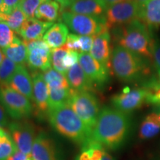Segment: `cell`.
<instances>
[{"label":"cell","instance_id":"14","mask_svg":"<svg viewBox=\"0 0 160 160\" xmlns=\"http://www.w3.org/2000/svg\"><path fill=\"white\" fill-rule=\"evenodd\" d=\"M31 157L35 160H59L57 146L47 133L42 132L36 137Z\"/></svg>","mask_w":160,"mask_h":160},{"label":"cell","instance_id":"39","mask_svg":"<svg viewBox=\"0 0 160 160\" xmlns=\"http://www.w3.org/2000/svg\"><path fill=\"white\" fill-rule=\"evenodd\" d=\"M28 158H30L28 156H27L25 153H24L23 152L20 151L18 149L14 152V153L11 157H10L8 160H28Z\"/></svg>","mask_w":160,"mask_h":160},{"label":"cell","instance_id":"19","mask_svg":"<svg viewBox=\"0 0 160 160\" xmlns=\"http://www.w3.org/2000/svg\"><path fill=\"white\" fill-rule=\"evenodd\" d=\"M69 9L72 13L92 17H103L107 10L100 0H74Z\"/></svg>","mask_w":160,"mask_h":160},{"label":"cell","instance_id":"44","mask_svg":"<svg viewBox=\"0 0 160 160\" xmlns=\"http://www.w3.org/2000/svg\"><path fill=\"white\" fill-rule=\"evenodd\" d=\"M134 1L137 3L139 4V5L142 7V6H143L144 5H145V4L148 1V0H134Z\"/></svg>","mask_w":160,"mask_h":160},{"label":"cell","instance_id":"45","mask_svg":"<svg viewBox=\"0 0 160 160\" xmlns=\"http://www.w3.org/2000/svg\"><path fill=\"white\" fill-rule=\"evenodd\" d=\"M5 58V55L4 54L3 51H2L1 48H0V65H1L2 62Z\"/></svg>","mask_w":160,"mask_h":160},{"label":"cell","instance_id":"29","mask_svg":"<svg viewBox=\"0 0 160 160\" xmlns=\"http://www.w3.org/2000/svg\"><path fill=\"white\" fill-rule=\"evenodd\" d=\"M27 19L25 15L20 9L19 7H17L10 14L7 16V19L5 22L11 28L15 31L16 33H19L20 29L22 27L23 24Z\"/></svg>","mask_w":160,"mask_h":160},{"label":"cell","instance_id":"7","mask_svg":"<svg viewBox=\"0 0 160 160\" xmlns=\"http://www.w3.org/2000/svg\"><path fill=\"white\" fill-rule=\"evenodd\" d=\"M0 103L12 119L22 120L31 117L33 108L31 101L8 85H0Z\"/></svg>","mask_w":160,"mask_h":160},{"label":"cell","instance_id":"13","mask_svg":"<svg viewBox=\"0 0 160 160\" xmlns=\"http://www.w3.org/2000/svg\"><path fill=\"white\" fill-rule=\"evenodd\" d=\"M33 102L37 114L39 118L48 117L49 111V90L43 73L35 71L32 73Z\"/></svg>","mask_w":160,"mask_h":160},{"label":"cell","instance_id":"38","mask_svg":"<svg viewBox=\"0 0 160 160\" xmlns=\"http://www.w3.org/2000/svg\"><path fill=\"white\" fill-rule=\"evenodd\" d=\"M8 118L7 116V112L4 108V107L0 103V126L1 127H6L8 125Z\"/></svg>","mask_w":160,"mask_h":160},{"label":"cell","instance_id":"35","mask_svg":"<svg viewBox=\"0 0 160 160\" xmlns=\"http://www.w3.org/2000/svg\"><path fill=\"white\" fill-rule=\"evenodd\" d=\"M79 53L75 51H68L63 59L64 67L68 71L71 68L79 62Z\"/></svg>","mask_w":160,"mask_h":160},{"label":"cell","instance_id":"15","mask_svg":"<svg viewBox=\"0 0 160 160\" xmlns=\"http://www.w3.org/2000/svg\"><path fill=\"white\" fill-rule=\"evenodd\" d=\"M111 36L109 31H106L96 36L90 54L102 65L111 68Z\"/></svg>","mask_w":160,"mask_h":160},{"label":"cell","instance_id":"9","mask_svg":"<svg viewBox=\"0 0 160 160\" xmlns=\"http://www.w3.org/2000/svg\"><path fill=\"white\" fill-rule=\"evenodd\" d=\"M148 94V90L142 87L135 88L126 87L112 97L111 104L114 108L129 114L146 103Z\"/></svg>","mask_w":160,"mask_h":160},{"label":"cell","instance_id":"25","mask_svg":"<svg viewBox=\"0 0 160 160\" xmlns=\"http://www.w3.org/2000/svg\"><path fill=\"white\" fill-rule=\"evenodd\" d=\"M59 4L56 1H45L40 5L35 13L36 19L46 22H54L59 18Z\"/></svg>","mask_w":160,"mask_h":160},{"label":"cell","instance_id":"42","mask_svg":"<svg viewBox=\"0 0 160 160\" xmlns=\"http://www.w3.org/2000/svg\"><path fill=\"white\" fill-rule=\"evenodd\" d=\"M102 160H115V159L112 157L111 154H109L107 151H105V152H104L103 153V157Z\"/></svg>","mask_w":160,"mask_h":160},{"label":"cell","instance_id":"26","mask_svg":"<svg viewBox=\"0 0 160 160\" xmlns=\"http://www.w3.org/2000/svg\"><path fill=\"white\" fill-rule=\"evenodd\" d=\"M142 87L149 91L146 104L154 106L156 109L160 110V81L157 75L153 76L147 82L143 84Z\"/></svg>","mask_w":160,"mask_h":160},{"label":"cell","instance_id":"33","mask_svg":"<svg viewBox=\"0 0 160 160\" xmlns=\"http://www.w3.org/2000/svg\"><path fill=\"white\" fill-rule=\"evenodd\" d=\"M65 47L69 51H75L77 53L80 52V53H81V43H80L79 35L74 34V33H69Z\"/></svg>","mask_w":160,"mask_h":160},{"label":"cell","instance_id":"52","mask_svg":"<svg viewBox=\"0 0 160 160\" xmlns=\"http://www.w3.org/2000/svg\"><path fill=\"white\" fill-rule=\"evenodd\" d=\"M76 160H77V159H76Z\"/></svg>","mask_w":160,"mask_h":160},{"label":"cell","instance_id":"1","mask_svg":"<svg viewBox=\"0 0 160 160\" xmlns=\"http://www.w3.org/2000/svg\"><path fill=\"white\" fill-rule=\"evenodd\" d=\"M131 127L129 114L111 107L99 112L92 137L105 148L117 150L127 139Z\"/></svg>","mask_w":160,"mask_h":160},{"label":"cell","instance_id":"3","mask_svg":"<svg viewBox=\"0 0 160 160\" xmlns=\"http://www.w3.org/2000/svg\"><path fill=\"white\" fill-rule=\"evenodd\" d=\"M113 28V39L118 45L137 53L142 57L152 59L154 37L153 29L142 21L137 19L124 25Z\"/></svg>","mask_w":160,"mask_h":160},{"label":"cell","instance_id":"10","mask_svg":"<svg viewBox=\"0 0 160 160\" xmlns=\"http://www.w3.org/2000/svg\"><path fill=\"white\" fill-rule=\"evenodd\" d=\"M9 133L20 151L31 158V150L36 138L34 125L28 120H16L8 124Z\"/></svg>","mask_w":160,"mask_h":160},{"label":"cell","instance_id":"21","mask_svg":"<svg viewBox=\"0 0 160 160\" xmlns=\"http://www.w3.org/2000/svg\"><path fill=\"white\" fill-rule=\"evenodd\" d=\"M139 19L150 28L160 26V0H148L142 6Z\"/></svg>","mask_w":160,"mask_h":160},{"label":"cell","instance_id":"5","mask_svg":"<svg viewBox=\"0 0 160 160\" xmlns=\"http://www.w3.org/2000/svg\"><path fill=\"white\" fill-rule=\"evenodd\" d=\"M61 21L74 34L79 36H96L110 28L105 17H92L71 11L61 12Z\"/></svg>","mask_w":160,"mask_h":160},{"label":"cell","instance_id":"32","mask_svg":"<svg viewBox=\"0 0 160 160\" xmlns=\"http://www.w3.org/2000/svg\"><path fill=\"white\" fill-rule=\"evenodd\" d=\"M44 2L45 0H22L19 7L27 19H34L36 11Z\"/></svg>","mask_w":160,"mask_h":160},{"label":"cell","instance_id":"4","mask_svg":"<svg viewBox=\"0 0 160 160\" xmlns=\"http://www.w3.org/2000/svg\"><path fill=\"white\" fill-rule=\"evenodd\" d=\"M48 119L56 131L73 142L82 145L92 137L85 124L68 103L50 109Z\"/></svg>","mask_w":160,"mask_h":160},{"label":"cell","instance_id":"23","mask_svg":"<svg viewBox=\"0 0 160 160\" xmlns=\"http://www.w3.org/2000/svg\"><path fill=\"white\" fill-rule=\"evenodd\" d=\"M160 131V110L156 109L150 113L142 122L139 128V137L148 139L155 137Z\"/></svg>","mask_w":160,"mask_h":160},{"label":"cell","instance_id":"48","mask_svg":"<svg viewBox=\"0 0 160 160\" xmlns=\"http://www.w3.org/2000/svg\"><path fill=\"white\" fill-rule=\"evenodd\" d=\"M28 160H35V159H33V158L31 157V158H28Z\"/></svg>","mask_w":160,"mask_h":160},{"label":"cell","instance_id":"8","mask_svg":"<svg viewBox=\"0 0 160 160\" xmlns=\"http://www.w3.org/2000/svg\"><path fill=\"white\" fill-rule=\"evenodd\" d=\"M141 10V6L134 0H124L108 8L105 17L109 28L139 19Z\"/></svg>","mask_w":160,"mask_h":160},{"label":"cell","instance_id":"43","mask_svg":"<svg viewBox=\"0 0 160 160\" xmlns=\"http://www.w3.org/2000/svg\"><path fill=\"white\" fill-rule=\"evenodd\" d=\"M7 16L5 13L0 12V22H5L7 19Z\"/></svg>","mask_w":160,"mask_h":160},{"label":"cell","instance_id":"20","mask_svg":"<svg viewBox=\"0 0 160 160\" xmlns=\"http://www.w3.org/2000/svg\"><path fill=\"white\" fill-rule=\"evenodd\" d=\"M68 35L69 31L67 26L62 22H58L50 28L42 39L51 49H56L65 45Z\"/></svg>","mask_w":160,"mask_h":160},{"label":"cell","instance_id":"2","mask_svg":"<svg viewBox=\"0 0 160 160\" xmlns=\"http://www.w3.org/2000/svg\"><path fill=\"white\" fill-rule=\"evenodd\" d=\"M111 68L116 77L125 82H140L143 85L154 76L151 59L119 45L112 51Z\"/></svg>","mask_w":160,"mask_h":160},{"label":"cell","instance_id":"11","mask_svg":"<svg viewBox=\"0 0 160 160\" xmlns=\"http://www.w3.org/2000/svg\"><path fill=\"white\" fill-rule=\"evenodd\" d=\"M28 48V65L31 69L45 72L51 68L52 49L44 40L25 41Z\"/></svg>","mask_w":160,"mask_h":160},{"label":"cell","instance_id":"51","mask_svg":"<svg viewBox=\"0 0 160 160\" xmlns=\"http://www.w3.org/2000/svg\"><path fill=\"white\" fill-rule=\"evenodd\" d=\"M45 1H51V0H45Z\"/></svg>","mask_w":160,"mask_h":160},{"label":"cell","instance_id":"12","mask_svg":"<svg viewBox=\"0 0 160 160\" xmlns=\"http://www.w3.org/2000/svg\"><path fill=\"white\" fill-rule=\"evenodd\" d=\"M79 64L96 88H103L108 82L110 69L102 65L90 53H79Z\"/></svg>","mask_w":160,"mask_h":160},{"label":"cell","instance_id":"28","mask_svg":"<svg viewBox=\"0 0 160 160\" xmlns=\"http://www.w3.org/2000/svg\"><path fill=\"white\" fill-rule=\"evenodd\" d=\"M68 51H69L66 48L65 45L59 48L52 49L51 51V64L53 68L64 76H66L68 71L64 67L63 65L64 57Z\"/></svg>","mask_w":160,"mask_h":160},{"label":"cell","instance_id":"27","mask_svg":"<svg viewBox=\"0 0 160 160\" xmlns=\"http://www.w3.org/2000/svg\"><path fill=\"white\" fill-rule=\"evenodd\" d=\"M18 150L9 131H0V160H8Z\"/></svg>","mask_w":160,"mask_h":160},{"label":"cell","instance_id":"30","mask_svg":"<svg viewBox=\"0 0 160 160\" xmlns=\"http://www.w3.org/2000/svg\"><path fill=\"white\" fill-rule=\"evenodd\" d=\"M18 67V65L5 57L0 65V85H7Z\"/></svg>","mask_w":160,"mask_h":160},{"label":"cell","instance_id":"22","mask_svg":"<svg viewBox=\"0 0 160 160\" xmlns=\"http://www.w3.org/2000/svg\"><path fill=\"white\" fill-rule=\"evenodd\" d=\"M5 57L17 65H25L28 63V48L24 40L15 35L14 39L7 48L2 50Z\"/></svg>","mask_w":160,"mask_h":160},{"label":"cell","instance_id":"37","mask_svg":"<svg viewBox=\"0 0 160 160\" xmlns=\"http://www.w3.org/2000/svg\"><path fill=\"white\" fill-rule=\"evenodd\" d=\"M22 0H3L2 13L8 15L17 7H19Z\"/></svg>","mask_w":160,"mask_h":160},{"label":"cell","instance_id":"46","mask_svg":"<svg viewBox=\"0 0 160 160\" xmlns=\"http://www.w3.org/2000/svg\"><path fill=\"white\" fill-rule=\"evenodd\" d=\"M3 9V0H0V12L2 13Z\"/></svg>","mask_w":160,"mask_h":160},{"label":"cell","instance_id":"34","mask_svg":"<svg viewBox=\"0 0 160 160\" xmlns=\"http://www.w3.org/2000/svg\"><path fill=\"white\" fill-rule=\"evenodd\" d=\"M152 62L157 73H160V39H155L152 51Z\"/></svg>","mask_w":160,"mask_h":160},{"label":"cell","instance_id":"18","mask_svg":"<svg viewBox=\"0 0 160 160\" xmlns=\"http://www.w3.org/2000/svg\"><path fill=\"white\" fill-rule=\"evenodd\" d=\"M65 77L70 87L74 91L90 92L94 91L96 87L85 74L79 62L68 70Z\"/></svg>","mask_w":160,"mask_h":160},{"label":"cell","instance_id":"16","mask_svg":"<svg viewBox=\"0 0 160 160\" xmlns=\"http://www.w3.org/2000/svg\"><path fill=\"white\" fill-rule=\"evenodd\" d=\"M7 85L33 102V80L26 69L25 65H18L17 70L10 79Z\"/></svg>","mask_w":160,"mask_h":160},{"label":"cell","instance_id":"41","mask_svg":"<svg viewBox=\"0 0 160 160\" xmlns=\"http://www.w3.org/2000/svg\"><path fill=\"white\" fill-rule=\"evenodd\" d=\"M102 2V3L105 5V7L106 8V9L108 8L111 7V6L115 5V4L119 3L120 2H122L124 0H100Z\"/></svg>","mask_w":160,"mask_h":160},{"label":"cell","instance_id":"36","mask_svg":"<svg viewBox=\"0 0 160 160\" xmlns=\"http://www.w3.org/2000/svg\"><path fill=\"white\" fill-rule=\"evenodd\" d=\"M79 37L81 43V53H88L91 51L95 37L93 36H79Z\"/></svg>","mask_w":160,"mask_h":160},{"label":"cell","instance_id":"17","mask_svg":"<svg viewBox=\"0 0 160 160\" xmlns=\"http://www.w3.org/2000/svg\"><path fill=\"white\" fill-rule=\"evenodd\" d=\"M53 22H46L36 19H27L18 34L25 41L42 39Z\"/></svg>","mask_w":160,"mask_h":160},{"label":"cell","instance_id":"50","mask_svg":"<svg viewBox=\"0 0 160 160\" xmlns=\"http://www.w3.org/2000/svg\"><path fill=\"white\" fill-rule=\"evenodd\" d=\"M2 128H2V127H1V126H0V131H1V130L2 129Z\"/></svg>","mask_w":160,"mask_h":160},{"label":"cell","instance_id":"24","mask_svg":"<svg viewBox=\"0 0 160 160\" xmlns=\"http://www.w3.org/2000/svg\"><path fill=\"white\" fill-rule=\"evenodd\" d=\"M82 146L81 153L77 157V160H102L105 148L93 137L84 142Z\"/></svg>","mask_w":160,"mask_h":160},{"label":"cell","instance_id":"47","mask_svg":"<svg viewBox=\"0 0 160 160\" xmlns=\"http://www.w3.org/2000/svg\"><path fill=\"white\" fill-rule=\"evenodd\" d=\"M157 77H158V79H159V80L160 81V73H157Z\"/></svg>","mask_w":160,"mask_h":160},{"label":"cell","instance_id":"49","mask_svg":"<svg viewBox=\"0 0 160 160\" xmlns=\"http://www.w3.org/2000/svg\"><path fill=\"white\" fill-rule=\"evenodd\" d=\"M156 160H160V155H159V157H158V158H157V159H156Z\"/></svg>","mask_w":160,"mask_h":160},{"label":"cell","instance_id":"31","mask_svg":"<svg viewBox=\"0 0 160 160\" xmlns=\"http://www.w3.org/2000/svg\"><path fill=\"white\" fill-rule=\"evenodd\" d=\"M15 34L13 31L5 22H0V48L5 49L14 39Z\"/></svg>","mask_w":160,"mask_h":160},{"label":"cell","instance_id":"6","mask_svg":"<svg viewBox=\"0 0 160 160\" xmlns=\"http://www.w3.org/2000/svg\"><path fill=\"white\" fill-rule=\"evenodd\" d=\"M68 104L90 133L93 134L100 112L99 101L96 96L90 91H78L72 89Z\"/></svg>","mask_w":160,"mask_h":160},{"label":"cell","instance_id":"40","mask_svg":"<svg viewBox=\"0 0 160 160\" xmlns=\"http://www.w3.org/2000/svg\"><path fill=\"white\" fill-rule=\"evenodd\" d=\"M55 1L59 4L62 9H65L69 8L74 0H55Z\"/></svg>","mask_w":160,"mask_h":160}]
</instances>
